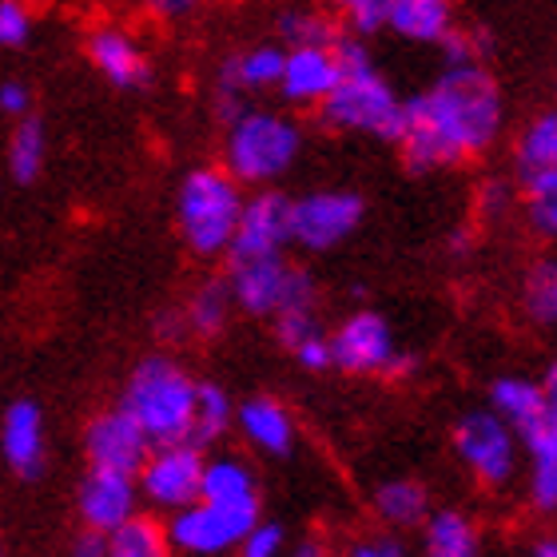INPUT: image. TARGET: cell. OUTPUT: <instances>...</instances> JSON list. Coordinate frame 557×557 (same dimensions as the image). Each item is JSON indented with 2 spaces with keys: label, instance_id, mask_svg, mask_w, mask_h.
<instances>
[{
  "label": "cell",
  "instance_id": "cell-1",
  "mask_svg": "<svg viewBox=\"0 0 557 557\" xmlns=\"http://www.w3.org/2000/svg\"><path fill=\"white\" fill-rule=\"evenodd\" d=\"M502 92L482 64L446 69L434 88L403 100V160L410 172H434L462 163L498 139Z\"/></svg>",
  "mask_w": 557,
  "mask_h": 557
},
{
  "label": "cell",
  "instance_id": "cell-2",
  "mask_svg": "<svg viewBox=\"0 0 557 557\" xmlns=\"http://www.w3.org/2000/svg\"><path fill=\"white\" fill-rule=\"evenodd\" d=\"M331 52H335L338 64V84L319 104L323 120L331 128L367 132V136L398 144V136H403V100L386 84L383 72L374 69L367 45L355 40V36H338Z\"/></svg>",
  "mask_w": 557,
  "mask_h": 557
},
{
  "label": "cell",
  "instance_id": "cell-3",
  "mask_svg": "<svg viewBox=\"0 0 557 557\" xmlns=\"http://www.w3.org/2000/svg\"><path fill=\"white\" fill-rule=\"evenodd\" d=\"M120 410L144 430L151 446H175L191 434L196 410V379L168 355H148L132 371Z\"/></svg>",
  "mask_w": 557,
  "mask_h": 557
},
{
  "label": "cell",
  "instance_id": "cell-4",
  "mask_svg": "<svg viewBox=\"0 0 557 557\" xmlns=\"http://www.w3.org/2000/svg\"><path fill=\"white\" fill-rule=\"evenodd\" d=\"M302 151V132L299 124L283 112H268V108H247L244 116L232 120L227 128V144H223V172L232 175L235 184H256L259 191L275 184L278 175L290 172V163L299 160Z\"/></svg>",
  "mask_w": 557,
  "mask_h": 557
},
{
  "label": "cell",
  "instance_id": "cell-5",
  "mask_svg": "<svg viewBox=\"0 0 557 557\" xmlns=\"http://www.w3.org/2000/svg\"><path fill=\"white\" fill-rule=\"evenodd\" d=\"M239 211H244V187L223 168H196L175 196L180 232L196 256H227Z\"/></svg>",
  "mask_w": 557,
  "mask_h": 557
},
{
  "label": "cell",
  "instance_id": "cell-6",
  "mask_svg": "<svg viewBox=\"0 0 557 557\" xmlns=\"http://www.w3.org/2000/svg\"><path fill=\"white\" fill-rule=\"evenodd\" d=\"M490 403L494 414L510 426L518 446L530 450L534 462L542 458H557V398L542 391V383L530 379H498L490 386Z\"/></svg>",
  "mask_w": 557,
  "mask_h": 557
},
{
  "label": "cell",
  "instance_id": "cell-7",
  "mask_svg": "<svg viewBox=\"0 0 557 557\" xmlns=\"http://www.w3.org/2000/svg\"><path fill=\"white\" fill-rule=\"evenodd\" d=\"M203 450L191 442H175V446H151L136 474L139 498H148L156 510H187L199 502V478H203Z\"/></svg>",
  "mask_w": 557,
  "mask_h": 557
},
{
  "label": "cell",
  "instance_id": "cell-8",
  "mask_svg": "<svg viewBox=\"0 0 557 557\" xmlns=\"http://www.w3.org/2000/svg\"><path fill=\"white\" fill-rule=\"evenodd\" d=\"M290 247V196L263 187L256 196H244V211L227 244V263H259V259H283Z\"/></svg>",
  "mask_w": 557,
  "mask_h": 557
},
{
  "label": "cell",
  "instance_id": "cell-9",
  "mask_svg": "<svg viewBox=\"0 0 557 557\" xmlns=\"http://www.w3.org/2000/svg\"><path fill=\"white\" fill-rule=\"evenodd\" d=\"M362 223V199L355 191H311L290 199V244L307 251H331L347 244Z\"/></svg>",
  "mask_w": 557,
  "mask_h": 557
},
{
  "label": "cell",
  "instance_id": "cell-10",
  "mask_svg": "<svg viewBox=\"0 0 557 557\" xmlns=\"http://www.w3.org/2000/svg\"><path fill=\"white\" fill-rule=\"evenodd\" d=\"M256 522H259V510H223V506L196 502V506L172 513V522L163 525V530H168L172 549H180V554L220 557L239 546L244 534Z\"/></svg>",
  "mask_w": 557,
  "mask_h": 557
},
{
  "label": "cell",
  "instance_id": "cell-11",
  "mask_svg": "<svg viewBox=\"0 0 557 557\" xmlns=\"http://www.w3.org/2000/svg\"><path fill=\"white\" fill-rule=\"evenodd\" d=\"M454 446H458V458L486 486H506L518 470V438L494 410H470L454 430Z\"/></svg>",
  "mask_w": 557,
  "mask_h": 557
},
{
  "label": "cell",
  "instance_id": "cell-12",
  "mask_svg": "<svg viewBox=\"0 0 557 557\" xmlns=\"http://www.w3.org/2000/svg\"><path fill=\"white\" fill-rule=\"evenodd\" d=\"M331 347V367L347 374H386L395 359V335L391 323L374 311H355L335 335L326 338Z\"/></svg>",
  "mask_w": 557,
  "mask_h": 557
},
{
  "label": "cell",
  "instance_id": "cell-13",
  "mask_svg": "<svg viewBox=\"0 0 557 557\" xmlns=\"http://www.w3.org/2000/svg\"><path fill=\"white\" fill-rule=\"evenodd\" d=\"M84 446H88L92 470H112V474H128V478L139 474L144 458L151 454V442L144 438V430L120 407L92 418V426L84 434Z\"/></svg>",
  "mask_w": 557,
  "mask_h": 557
},
{
  "label": "cell",
  "instance_id": "cell-14",
  "mask_svg": "<svg viewBox=\"0 0 557 557\" xmlns=\"http://www.w3.org/2000/svg\"><path fill=\"white\" fill-rule=\"evenodd\" d=\"M76 506H81V518L92 534H116L120 525H128L139 513L136 478L112 474V470H88L81 494H76Z\"/></svg>",
  "mask_w": 557,
  "mask_h": 557
},
{
  "label": "cell",
  "instance_id": "cell-15",
  "mask_svg": "<svg viewBox=\"0 0 557 557\" xmlns=\"http://www.w3.org/2000/svg\"><path fill=\"white\" fill-rule=\"evenodd\" d=\"M518 184L530 203H557V116H537L518 139Z\"/></svg>",
  "mask_w": 557,
  "mask_h": 557
},
{
  "label": "cell",
  "instance_id": "cell-16",
  "mask_svg": "<svg viewBox=\"0 0 557 557\" xmlns=\"http://www.w3.org/2000/svg\"><path fill=\"white\" fill-rule=\"evenodd\" d=\"M45 414L33 398H16L0 418V450L4 462L21 478H36L45 470Z\"/></svg>",
  "mask_w": 557,
  "mask_h": 557
},
{
  "label": "cell",
  "instance_id": "cell-17",
  "mask_svg": "<svg viewBox=\"0 0 557 557\" xmlns=\"http://www.w3.org/2000/svg\"><path fill=\"white\" fill-rule=\"evenodd\" d=\"M290 263L287 259H259V263H232L227 271V290H232V302L244 307L247 314H275L287 299V283H290Z\"/></svg>",
  "mask_w": 557,
  "mask_h": 557
},
{
  "label": "cell",
  "instance_id": "cell-18",
  "mask_svg": "<svg viewBox=\"0 0 557 557\" xmlns=\"http://www.w3.org/2000/svg\"><path fill=\"white\" fill-rule=\"evenodd\" d=\"M338 84V64L331 48H290L283 57L278 92L290 104H323L331 88Z\"/></svg>",
  "mask_w": 557,
  "mask_h": 557
},
{
  "label": "cell",
  "instance_id": "cell-19",
  "mask_svg": "<svg viewBox=\"0 0 557 557\" xmlns=\"http://www.w3.org/2000/svg\"><path fill=\"white\" fill-rule=\"evenodd\" d=\"M88 52H92L96 69L104 72L116 88H144L151 81V69L139 45L120 28H96L92 40H88Z\"/></svg>",
  "mask_w": 557,
  "mask_h": 557
},
{
  "label": "cell",
  "instance_id": "cell-20",
  "mask_svg": "<svg viewBox=\"0 0 557 557\" xmlns=\"http://www.w3.org/2000/svg\"><path fill=\"white\" fill-rule=\"evenodd\" d=\"M235 426L244 430L247 442L271 458H287L295 450V422L275 398H251L235 410Z\"/></svg>",
  "mask_w": 557,
  "mask_h": 557
},
{
  "label": "cell",
  "instance_id": "cell-21",
  "mask_svg": "<svg viewBox=\"0 0 557 557\" xmlns=\"http://www.w3.org/2000/svg\"><path fill=\"white\" fill-rule=\"evenodd\" d=\"M199 502L223 510H259L256 474L239 458H211L199 478Z\"/></svg>",
  "mask_w": 557,
  "mask_h": 557
},
{
  "label": "cell",
  "instance_id": "cell-22",
  "mask_svg": "<svg viewBox=\"0 0 557 557\" xmlns=\"http://www.w3.org/2000/svg\"><path fill=\"white\" fill-rule=\"evenodd\" d=\"M386 28L418 45H438L450 33V4L442 0H386Z\"/></svg>",
  "mask_w": 557,
  "mask_h": 557
},
{
  "label": "cell",
  "instance_id": "cell-23",
  "mask_svg": "<svg viewBox=\"0 0 557 557\" xmlns=\"http://www.w3.org/2000/svg\"><path fill=\"white\" fill-rule=\"evenodd\" d=\"M232 422H235L232 395L215 383H196V410H191V434H187V442L196 450H203L211 442H220Z\"/></svg>",
  "mask_w": 557,
  "mask_h": 557
},
{
  "label": "cell",
  "instance_id": "cell-24",
  "mask_svg": "<svg viewBox=\"0 0 557 557\" xmlns=\"http://www.w3.org/2000/svg\"><path fill=\"white\" fill-rule=\"evenodd\" d=\"M426 557H478V530L458 510H438L426 518Z\"/></svg>",
  "mask_w": 557,
  "mask_h": 557
},
{
  "label": "cell",
  "instance_id": "cell-25",
  "mask_svg": "<svg viewBox=\"0 0 557 557\" xmlns=\"http://www.w3.org/2000/svg\"><path fill=\"white\" fill-rule=\"evenodd\" d=\"M104 557H175L172 542L163 522L136 513L128 525H120L116 534H108V554Z\"/></svg>",
  "mask_w": 557,
  "mask_h": 557
},
{
  "label": "cell",
  "instance_id": "cell-26",
  "mask_svg": "<svg viewBox=\"0 0 557 557\" xmlns=\"http://www.w3.org/2000/svg\"><path fill=\"white\" fill-rule=\"evenodd\" d=\"M374 506L383 513V522H391V525H418L430 518L426 490H422V482H410V478L383 482L379 494H374Z\"/></svg>",
  "mask_w": 557,
  "mask_h": 557
},
{
  "label": "cell",
  "instance_id": "cell-27",
  "mask_svg": "<svg viewBox=\"0 0 557 557\" xmlns=\"http://www.w3.org/2000/svg\"><path fill=\"white\" fill-rule=\"evenodd\" d=\"M235 302H232V290H227V283L223 278H208L203 287H196V295H191V302H187V331H196V335H220L223 326H227V319H232Z\"/></svg>",
  "mask_w": 557,
  "mask_h": 557
},
{
  "label": "cell",
  "instance_id": "cell-28",
  "mask_svg": "<svg viewBox=\"0 0 557 557\" xmlns=\"http://www.w3.org/2000/svg\"><path fill=\"white\" fill-rule=\"evenodd\" d=\"M283 48L278 45H256L247 48L244 57L227 60L223 69L244 92H256V88H278V76H283Z\"/></svg>",
  "mask_w": 557,
  "mask_h": 557
},
{
  "label": "cell",
  "instance_id": "cell-29",
  "mask_svg": "<svg viewBox=\"0 0 557 557\" xmlns=\"http://www.w3.org/2000/svg\"><path fill=\"white\" fill-rule=\"evenodd\" d=\"M45 124L40 120H21V128L12 132V144H9V168L12 175L21 180V184H33L40 168H45Z\"/></svg>",
  "mask_w": 557,
  "mask_h": 557
},
{
  "label": "cell",
  "instance_id": "cell-30",
  "mask_svg": "<svg viewBox=\"0 0 557 557\" xmlns=\"http://www.w3.org/2000/svg\"><path fill=\"white\" fill-rule=\"evenodd\" d=\"M525 311L537 326H554L557 319V263L542 259L525 278Z\"/></svg>",
  "mask_w": 557,
  "mask_h": 557
},
{
  "label": "cell",
  "instance_id": "cell-31",
  "mask_svg": "<svg viewBox=\"0 0 557 557\" xmlns=\"http://www.w3.org/2000/svg\"><path fill=\"white\" fill-rule=\"evenodd\" d=\"M283 36L290 40V48H335L338 28L331 21H323L319 12H287L278 21Z\"/></svg>",
  "mask_w": 557,
  "mask_h": 557
},
{
  "label": "cell",
  "instance_id": "cell-32",
  "mask_svg": "<svg viewBox=\"0 0 557 557\" xmlns=\"http://www.w3.org/2000/svg\"><path fill=\"white\" fill-rule=\"evenodd\" d=\"M235 549H239V557H287V530L278 522H263L259 518Z\"/></svg>",
  "mask_w": 557,
  "mask_h": 557
},
{
  "label": "cell",
  "instance_id": "cell-33",
  "mask_svg": "<svg viewBox=\"0 0 557 557\" xmlns=\"http://www.w3.org/2000/svg\"><path fill=\"white\" fill-rule=\"evenodd\" d=\"M347 24H350V33H355V40H367V36L383 33L386 28V0H350Z\"/></svg>",
  "mask_w": 557,
  "mask_h": 557
},
{
  "label": "cell",
  "instance_id": "cell-34",
  "mask_svg": "<svg viewBox=\"0 0 557 557\" xmlns=\"http://www.w3.org/2000/svg\"><path fill=\"white\" fill-rule=\"evenodd\" d=\"M28 36H33V16H28V9L16 4V0H0V45L21 48Z\"/></svg>",
  "mask_w": 557,
  "mask_h": 557
},
{
  "label": "cell",
  "instance_id": "cell-35",
  "mask_svg": "<svg viewBox=\"0 0 557 557\" xmlns=\"http://www.w3.org/2000/svg\"><path fill=\"white\" fill-rule=\"evenodd\" d=\"M530 494H534V506L542 513L554 510V506H557V458H542V462H534Z\"/></svg>",
  "mask_w": 557,
  "mask_h": 557
},
{
  "label": "cell",
  "instance_id": "cell-36",
  "mask_svg": "<svg viewBox=\"0 0 557 557\" xmlns=\"http://www.w3.org/2000/svg\"><path fill=\"white\" fill-rule=\"evenodd\" d=\"M478 203H482V215L498 220V215H506L513 203V184H506V180H486L482 191H478Z\"/></svg>",
  "mask_w": 557,
  "mask_h": 557
},
{
  "label": "cell",
  "instance_id": "cell-37",
  "mask_svg": "<svg viewBox=\"0 0 557 557\" xmlns=\"http://www.w3.org/2000/svg\"><path fill=\"white\" fill-rule=\"evenodd\" d=\"M295 359H299L307 371H326V367H331V347H326L323 331L311 338H302L299 347H295Z\"/></svg>",
  "mask_w": 557,
  "mask_h": 557
},
{
  "label": "cell",
  "instance_id": "cell-38",
  "mask_svg": "<svg viewBox=\"0 0 557 557\" xmlns=\"http://www.w3.org/2000/svg\"><path fill=\"white\" fill-rule=\"evenodd\" d=\"M28 108H33V92H28V84H21V81L0 84V112H4V116H24Z\"/></svg>",
  "mask_w": 557,
  "mask_h": 557
},
{
  "label": "cell",
  "instance_id": "cell-39",
  "mask_svg": "<svg viewBox=\"0 0 557 557\" xmlns=\"http://www.w3.org/2000/svg\"><path fill=\"white\" fill-rule=\"evenodd\" d=\"M530 227L537 235L554 239L557 235V203H530Z\"/></svg>",
  "mask_w": 557,
  "mask_h": 557
},
{
  "label": "cell",
  "instance_id": "cell-40",
  "mask_svg": "<svg viewBox=\"0 0 557 557\" xmlns=\"http://www.w3.org/2000/svg\"><path fill=\"white\" fill-rule=\"evenodd\" d=\"M350 557H407L395 537H371V542H359L350 549Z\"/></svg>",
  "mask_w": 557,
  "mask_h": 557
},
{
  "label": "cell",
  "instance_id": "cell-41",
  "mask_svg": "<svg viewBox=\"0 0 557 557\" xmlns=\"http://www.w3.org/2000/svg\"><path fill=\"white\" fill-rule=\"evenodd\" d=\"M108 554V537L92 534V530H84L76 542H72V557H104Z\"/></svg>",
  "mask_w": 557,
  "mask_h": 557
},
{
  "label": "cell",
  "instance_id": "cell-42",
  "mask_svg": "<svg viewBox=\"0 0 557 557\" xmlns=\"http://www.w3.org/2000/svg\"><path fill=\"white\" fill-rule=\"evenodd\" d=\"M156 326H160V335L168 338V343H180V338L187 335V319H184V311H163L160 319H156Z\"/></svg>",
  "mask_w": 557,
  "mask_h": 557
},
{
  "label": "cell",
  "instance_id": "cell-43",
  "mask_svg": "<svg viewBox=\"0 0 557 557\" xmlns=\"http://www.w3.org/2000/svg\"><path fill=\"white\" fill-rule=\"evenodd\" d=\"M287 557H326V546L319 542V537H307V542H299Z\"/></svg>",
  "mask_w": 557,
  "mask_h": 557
},
{
  "label": "cell",
  "instance_id": "cell-44",
  "mask_svg": "<svg viewBox=\"0 0 557 557\" xmlns=\"http://www.w3.org/2000/svg\"><path fill=\"white\" fill-rule=\"evenodd\" d=\"M414 355H407V350H395V359H391V367H386V374H410L414 371Z\"/></svg>",
  "mask_w": 557,
  "mask_h": 557
},
{
  "label": "cell",
  "instance_id": "cell-45",
  "mask_svg": "<svg viewBox=\"0 0 557 557\" xmlns=\"http://www.w3.org/2000/svg\"><path fill=\"white\" fill-rule=\"evenodd\" d=\"M534 557H557V542H554V537H546V542H537V546H534Z\"/></svg>",
  "mask_w": 557,
  "mask_h": 557
},
{
  "label": "cell",
  "instance_id": "cell-46",
  "mask_svg": "<svg viewBox=\"0 0 557 557\" xmlns=\"http://www.w3.org/2000/svg\"><path fill=\"white\" fill-rule=\"evenodd\" d=\"M187 9H191V4H156V12H160V16H163V12H168V16H180V12H187Z\"/></svg>",
  "mask_w": 557,
  "mask_h": 557
},
{
  "label": "cell",
  "instance_id": "cell-47",
  "mask_svg": "<svg viewBox=\"0 0 557 557\" xmlns=\"http://www.w3.org/2000/svg\"><path fill=\"white\" fill-rule=\"evenodd\" d=\"M0 557H4V554H0Z\"/></svg>",
  "mask_w": 557,
  "mask_h": 557
}]
</instances>
